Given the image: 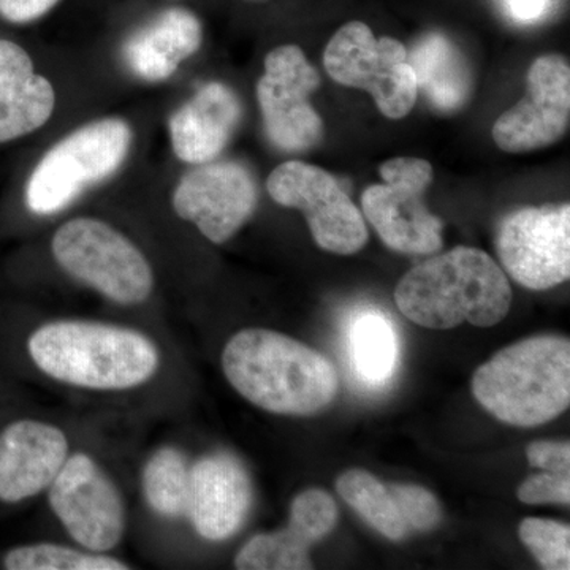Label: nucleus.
<instances>
[{
  "mask_svg": "<svg viewBox=\"0 0 570 570\" xmlns=\"http://www.w3.org/2000/svg\"><path fill=\"white\" fill-rule=\"evenodd\" d=\"M387 489L395 499L409 534L433 530L441 523V505L431 491L411 483H389Z\"/></svg>",
  "mask_w": 570,
  "mask_h": 570,
  "instance_id": "obj_28",
  "label": "nucleus"
},
{
  "mask_svg": "<svg viewBox=\"0 0 570 570\" xmlns=\"http://www.w3.org/2000/svg\"><path fill=\"white\" fill-rule=\"evenodd\" d=\"M472 393L493 417L520 428L557 419L570 404V343L534 336L502 348L472 377Z\"/></svg>",
  "mask_w": 570,
  "mask_h": 570,
  "instance_id": "obj_9",
  "label": "nucleus"
},
{
  "mask_svg": "<svg viewBox=\"0 0 570 570\" xmlns=\"http://www.w3.org/2000/svg\"><path fill=\"white\" fill-rule=\"evenodd\" d=\"M69 456L61 428L37 419L7 423L0 430V502L13 505L39 497Z\"/></svg>",
  "mask_w": 570,
  "mask_h": 570,
  "instance_id": "obj_18",
  "label": "nucleus"
},
{
  "mask_svg": "<svg viewBox=\"0 0 570 570\" xmlns=\"http://www.w3.org/2000/svg\"><path fill=\"white\" fill-rule=\"evenodd\" d=\"M56 269L119 306H140L157 288L156 265L126 228L99 213L75 212L52 224L47 242Z\"/></svg>",
  "mask_w": 570,
  "mask_h": 570,
  "instance_id": "obj_8",
  "label": "nucleus"
},
{
  "mask_svg": "<svg viewBox=\"0 0 570 570\" xmlns=\"http://www.w3.org/2000/svg\"><path fill=\"white\" fill-rule=\"evenodd\" d=\"M336 490L340 497L384 538L393 542L407 538L409 531L401 519L395 499L390 494L387 485L373 474L363 469H351L336 480Z\"/></svg>",
  "mask_w": 570,
  "mask_h": 570,
  "instance_id": "obj_23",
  "label": "nucleus"
},
{
  "mask_svg": "<svg viewBox=\"0 0 570 570\" xmlns=\"http://www.w3.org/2000/svg\"><path fill=\"white\" fill-rule=\"evenodd\" d=\"M347 356L360 384L387 385L400 363V336L392 318L377 307L356 311L347 324Z\"/></svg>",
  "mask_w": 570,
  "mask_h": 570,
  "instance_id": "obj_21",
  "label": "nucleus"
},
{
  "mask_svg": "<svg viewBox=\"0 0 570 570\" xmlns=\"http://www.w3.org/2000/svg\"><path fill=\"white\" fill-rule=\"evenodd\" d=\"M311 543L295 528L255 535L239 550L235 568L239 570L313 569Z\"/></svg>",
  "mask_w": 570,
  "mask_h": 570,
  "instance_id": "obj_25",
  "label": "nucleus"
},
{
  "mask_svg": "<svg viewBox=\"0 0 570 570\" xmlns=\"http://www.w3.org/2000/svg\"><path fill=\"white\" fill-rule=\"evenodd\" d=\"M336 521L337 505L326 491L306 490L292 502L288 524L302 532L311 546L326 538L336 527Z\"/></svg>",
  "mask_w": 570,
  "mask_h": 570,
  "instance_id": "obj_27",
  "label": "nucleus"
},
{
  "mask_svg": "<svg viewBox=\"0 0 570 570\" xmlns=\"http://www.w3.org/2000/svg\"><path fill=\"white\" fill-rule=\"evenodd\" d=\"M223 370L245 400L277 415L307 417L335 401L336 367L316 348L265 328H246L225 344Z\"/></svg>",
  "mask_w": 570,
  "mask_h": 570,
  "instance_id": "obj_5",
  "label": "nucleus"
},
{
  "mask_svg": "<svg viewBox=\"0 0 570 570\" xmlns=\"http://www.w3.org/2000/svg\"><path fill=\"white\" fill-rule=\"evenodd\" d=\"M245 2L257 3V2H265V0H245Z\"/></svg>",
  "mask_w": 570,
  "mask_h": 570,
  "instance_id": "obj_34",
  "label": "nucleus"
},
{
  "mask_svg": "<svg viewBox=\"0 0 570 570\" xmlns=\"http://www.w3.org/2000/svg\"><path fill=\"white\" fill-rule=\"evenodd\" d=\"M510 13L520 21H535L546 13L551 0H505Z\"/></svg>",
  "mask_w": 570,
  "mask_h": 570,
  "instance_id": "obj_32",
  "label": "nucleus"
},
{
  "mask_svg": "<svg viewBox=\"0 0 570 570\" xmlns=\"http://www.w3.org/2000/svg\"><path fill=\"white\" fill-rule=\"evenodd\" d=\"M570 122V67L561 55H543L531 63L527 94L502 112L493 140L505 153H528L554 145Z\"/></svg>",
  "mask_w": 570,
  "mask_h": 570,
  "instance_id": "obj_17",
  "label": "nucleus"
},
{
  "mask_svg": "<svg viewBox=\"0 0 570 570\" xmlns=\"http://www.w3.org/2000/svg\"><path fill=\"white\" fill-rule=\"evenodd\" d=\"M497 253L513 281L531 291L557 287L570 277V206L521 208L498 225Z\"/></svg>",
  "mask_w": 570,
  "mask_h": 570,
  "instance_id": "obj_16",
  "label": "nucleus"
},
{
  "mask_svg": "<svg viewBox=\"0 0 570 570\" xmlns=\"http://www.w3.org/2000/svg\"><path fill=\"white\" fill-rule=\"evenodd\" d=\"M129 183L157 212L214 246L230 242L261 205L254 168L230 156L190 167L148 160Z\"/></svg>",
  "mask_w": 570,
  "mask_h": 570,
  "instance_id": "obj_4",
  "label": "nucleus"
},
{
  "mask_svg": "<svg viewBox=\"0 0 570 570\" xmlns=\"http://www.w3.org/2000/svg\"><path fill=\"white\" fill-rule=\"evenodd\" d=\"M190 468L183 450L163 448L146 461L141 472V489L149 508L164 519L187 515L190 494Z\"/></svg>",
  "mask_w": 570,
  "mask_h": 570,
  "instance_id": "obj_22",
  "label": "nucleus"
},
{
  "mask_svg": "<svg viewBox=\"0 0 570 570\" xmlns=\"http://www.w3.org/2000/svg\"><path fill=\"white\" fill-rule=\"evenodd\" d=\"M417 91L438 111L455 112L471 99L474 75L463 52L444 33H426L407 52Z\"/></svg>",
  "mask_w": 570,
  "mask_h": 570,
  "instance_id": "obj_20",
  "label": "nucleus"
},
{
  "mask_svg": "<svg viewBox=\"0 0 570 570\" xmlns=\"http://www.w3.org/2000/svg\"><path fill=\"white\" fill-rule=\"evenodd\" d=\"M168 92L159 122L168 163L190 167L227 156L246 118L238 89L224 78L193 73Z\"/></svg>",
  "mask_w": 570,
  "mask_h": 570,
  "instance_id": "obj_10",
  "label": "nucleus"
},
{
  "mask_svg": "<svg viewBox=\"0 0 570 570\" xmlns=\"http://www.w3.org/2000/svg\"><path fill=\"white\" fill-rule=\"evenodd\" d=\"M265 190L276 205L305 214L321 249L352 255L366 246L370 234L362 212L324 168L298 159L284 160L266 176Z\"/></svg>",
  "mask_w": 570,
  "mask_h": 570,
  "instance_id": "obj_14",
  "label": "nucleus"
},
{
  "mask_svg": "<svg viewBox=\"0 0 570 570\" xmlns=\"http://www.w3.org/2000/svg\"><path fill=\"white\" fill-rule=\"evenodd\" d=\"M324 67L332 80L370 94L385 118H406L417 102L406 47L392 37L377 39L365 22H347L332 37Z\"/></svg>",
  "mask_w": 570,
  "mask_h": 570,
  "instance_id": "obj_12",
  "label": "nucleus"
},
{
  "mask_svg": "<svg viewBox=\"0 0 570 570\" xmlns=\"http://www.w3.org/2000/svg\"><path fill=\"white\" fill-rule=\"evenodd\" d=\"M404 317L430 330L463 324H501L512 305V287L501 266L483 250L459 246L409 269L396 285Z\"/></svg>",
  "mask_w": 570,
  "mask_h": 570,
  "instance_id": "obj_7",
  "label": "nucleus"
},
{
  "mask_svg": "<svg viewBox=\"0 0 570 570\" xmlns=\"http://www.w3.org/2000/svg\"><path fill=\"white\" fill-rule=\"evenodd\" d=\"M2 568L9 570H129L130 566L107 553L41 542L18 546L6 551Z\"/></svg>",
  "mask_w": 570,
  "mask_h": 570,
  "instance_id": "obj_24",
  "label": "nucleus"
},
{
  "mask_svg": "<svg viewBox=\"0 0 570 570\" xmlns=\"http://www.w3.org/2000/svg\"><path fill=\"white\" fill-rule=\"evenodd\" d=\"M63 0H0V24L10 29L29 28L47 20Z\"/></svg>",
  "mask_w": 570,
  "mask_h": 570,
  "instance_id": "obj_30",
  "label": "nucleus"
},
{
  "mask_svg": "<svg viewBox=\"0 0 570 570\" xmlns=\"http://www.w3.org/2000/svg\"><path fill=\"white\" fill-rule=\"evenodd\" d=\"M47 491L52 513L81 549L107 553L119 546L126 505L121 491L92 456H69Z\"/></svg>",
  "mask_w": 570,
  "mask_h": 570,
  "instance_id": "obj_15",
  "label": "nucleus"
},
{
  "mask_svg": "<svg viewBox=\"0 0 570 570\" xmlns=\"http://www.w3.org/2000/svg\"><path fill=\"white\" fill-rule=\"evenodd\" d=\"M520 539L547 570L570 569V528L553 520L527 519L520 524Z\"/></svg>",
  "mask_w": 570,
  "mask_h": 570,
  "instance_id": "obj_26",
  "label": "nucleus"
},
{
  "mask_svg": "<svg viewBox=\"0 0 570 570\" xmlns=\"http://www.w3.org/2000/svg\"><path fill=\"white\" fill-rule=\"evenodd\" d=\"M382 184L362 195L363 214L396 253L430 255L442 247V223L428 212L425 194L433 165L420 157H393L381 165Z\"/></svg>",
  "mask_w": 570,
  "mask_h": 570,
  "instance_id": "obj_13",
  "label": "nucleus"
},
{
  "mask_svg": "<svg viewBox=\"0 0 570 570\" xmlns=\"http://www.w3.org/2000/svg\"><path fill=\"white\" fill-rule=\"evenodd\" d=\"M521 502L530 505L570 504V475L557 472H542L521 483L519 493Z\"/></svg>",
  "mask_w": 570,
  "mask_h": 570,
  "instance_id": "obj_29",
  "label": "nucleus"
},
{
  "mask_svg": "<svg viewBox=\"0 0 570 570\" xmlns=\"http://www.w3.org/2000/svg\"><path fill=\"white\" fill-rule=\"evenodd\" d=\"M528 461L531 466L543 469L546 472L569 474L570 471V444L569 441H538L532 442L527 450Z\"/></svg>",
  "mask_w": 570,
  "mask_h": 570,
  "instance_id": "obj_31",
  "label": "nucleus"
},
{
  "mask_svg": "<svg viewBox=\"0 0 570 570\" xmlns=\"http://www.w3.org/2000/svg\"><path fill=\"white\" fill-rule=\"evenodd\" d=\"M318 88L321 73L302 47L281 43L266 51L254 96L262 130L273 149L298 154L321 142L324 121L311 100Z\"/></svg>",
  "mask_w": 570,
  "mask_h": 570,
  "instance_id": "obj_11",
  "label": "nucleus"
},
{
  "mask_svg": "<svg viewBox=\"0 0 570 570\" xmlns=\"http://www.w3.org/2000/svg\"><path fill=\"white\" fill-rule=\"evenodd\" d=\"M205 43L204 20L190 3H164L115 18L89 51L126 97L178 86L193 75Z\"/></svg>",
  "mask_w": 570,
  "mask_h": 570,
  "instance_id": "obj_3",
  "label": "nucleus"
},
{
  "mask_svg": "<svg viewBox=\"0 0 570 570\" xmlns=\"http://www.w3.org/2000/svg\"><path fill=\"white\" fill-rule=\"evenodd\" d=\"M26 347L45 376L97 392L140 387L160 366L159 347L148 336L102 322H48L33 330Z\"/></svg>",
  "mask_w": 570,
  "mask_h": 570,
  "instance_id": "obj_6",
  "label": "nucleus"
},
{
  "mask_svg": "<svg viewBox=\"0 0 570 570\" xmlns=\"http://www.w3.org/2000/svg\"><path fill=\"white\" fill-rule=\"evenodd\" d=\"M160 105L91 112L29 146L11 202L31 223H58L97 202L148 163Z\"/></svg>",
  "mask_w": 570,
  "mask_h": 570,
  "instance_id": "obj_1",
  "label": "nucleus"
},
{
  "mask_svg": "<svg viewBox=\"0 0 570 570\" xmlns=\"http://www.w3.org/2000/svg\"><path fill=\"white\" fill-rule=\"evenodd\" d=\"M122 99L89 47L26 40L0 29V148H29Z\"/></svg>",
  "mask_w": 570,
  "mask_h": 570,
  "instance_id": "obj_2",
  "label": "nucleus"
},
{
  "mask_svg": "<svg viewBox=\"0 0 570 570\" xmlns=\"http://www.w3.org/2000/svg\"><path fill=\"white\" fill-rule=\"evenodd\" d=\"M164 3H190V0H124L121 7L112 14L111 20L121 17V14L130 13V11L146 9V7L164 6Z\"/></svg>",
  "mask_w": 570,
  "mask_h": 570,
  "instance_id": "obj_33",
  "label": "nucleus"
},
{
  "mask_svg": "<svg viewBox=\"0 0 570 570\" xmlns=\"http://www.w3.org/2000/svg\"><path fill=\"white\" fill-rule=\"evenodd\" d=\"M253 497V482L242 461L227 452L208 453L190 468L186 517L202 539L223 542L242 530Z\"/></svg>",
  "mask_w": 570,
  "mask_h": 570,
  "instance_id": "obj_19",
  "label": "nucleus"
}]
</instances>
